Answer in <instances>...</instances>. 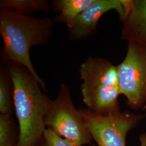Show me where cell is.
I'll return each instance as SVG.
<instances>
[{
  "label": "cell",
  "instance_id": "6da1fadb",
  "mask_svg": "<svg viewBox=\"0 0 146 146\" xmlns=\"http://www.w3.org/2000/svg\"><path fill=\"white\" fill-rule=\"evenodd\" d=\"M55 21L49 17L36 19L8 9L0 10V34L3 47L2 64H16L26 68L44 92L46 84L37 73L31 62V47L44 46L54 36Z\"/></svg>",
  "mask_w": 146,
  "mask_h": 146
},
{
  "label": "cell",
  "instance_id": "7a4b0ae2",
  "mask_svg": "<svg viewBox=\"0 0 146 146\" xmlns=\"http://www.w3.org/2000/svg\"><path fill=\"white\" fill-rule=\"evenodd\" d=\"M5 66L14 86V108L20 132L17 146H39L52 100L42 92L40 84L25 67L16 64Z\"/></svg>",
  "mask_w": 146,
  "mask_h": 146
},
{
  "label": "cell",
  "instance_id": "3957f363",
  "mask_svg": "<svg viewBox=\"0 0 146 146\" xmlns=\"http://www.w3.org/2000/svg\"><path fill=\"white\" fill-rule=\"evenodd\" d=\"M79 73L82 100L88 110L104 115L120 109L116 66L106 58L89 56L81 64Z\"/></svg>",
  "mask_w": 146,
  "mask_h": 146
},
{
  "label": "cell",
  "instance_id": "277c9868",
  "mask_svg": "<svg viewBox=\"0 0 146 146\" xmlns=\"http://www.w3.org/2000/svg\"><path fill=\"white\" fill-rule=\"evenodd\" d=\"M45 125L76 146L92 145V137L80 110L73 104L70 89L62 84L45 117Z\"/></svg>",
  "mask_w": 146,
  "mask_h": 146
},
{
  "label": "cell",
  "instance_id": "5b68a950",
  "mask_svg": "<svg viewBox=\"0 0 146 146\" xmlns=\"http://www.w3.org/2000/svg\"><path fill=\"white\" fill-rule=\"evenodd\" d=\"M92 139V146H125L128 133L135 127L145 115L115 110L107 115L80 110Z\"/></svg>",
  "mask_w": 146,
  "mask_h": 146
},
{
  "label": "cell",
  "instance_id": "8992f818",
  "mask_svg": "<svg viewBox=\"0 0 146 146\" xmlns=\"http://www.w3.org/2000/svg\"><path fill=\"white\" fill-rule=\"evenodd\" d=\"M121 94L133 110L142 109L146 104V47L128 42L123 61L116 66Z\"/></svg>",
  "mask_w": 146,
  "mask_h": 146
},
{
  "label": "cell",
  "instance_id": "52a82bcc",
  "mask_svg": "<svg viewBox=\"0 0 146 146\" xmlns=\"http://www.w3.org/2000/svg\"><path fill=\"white\" fill-rule=\"evenodd\" d=\"M115 10L120 21H123L125 13L122 0H95L74 20L68 29V38L73 41L88 39L98 32L100 19L106 13Z\"/></svg>",
  "mask_w": 146,
  "mask_h": 146
},
{
  "label": "cell",
  "instance_id": "ba28073f",
  "mask_svg": "<svg viewBox=\"0 0 146 146\" xmlns=\"http://www.w3.org/2000/svg\"><path fill=\"white\" fill-rule=\"evenodd\" d=\"M122 23L121 38L146 47V0H133Z\"/></svg>",
  "mask_w": 146,
  "mask_h": 146
},
{
  "label": "cell",
  "instance_id": "9c48e42d",
  "mask_svg": "<svg viewBox=\"0 0 146 146\" xmlns=\"http://www.w3.org/2000/svg\"><path fill=\"white\" fill-rule=\"evenodd\" d=\"M95 0H52V10L59 12L54 18L55 23H64L70 28L74 20L82 11L91 5Z\"/></svg>",
  "mask_w": 146,
  "mask_h": 146
},
{
  "label": "cell",
  "instance_id": "30bf717a",
  "mask_svg": "<svg viewBox=\"0 0 146 146\" xmlns=\"http://www.w3.org/2000/svg\"><path fill=\"white\" fill-rule=\"evenodd\" d=\"M0 8L28 16L37 12L49 13L52 10V5L47 0H1Z\"/></svg>",
  "mask_w": 146,
  "mask_h": 146
},
{
  "label": "cell",
  "instance_id": "8fae6325",
  "mask_svg": "<svg viewBox=\"0 0 146 146\" xmlns=\"http://www.w3.org/2000/svg\"><path fill=\"white\" fill-rule=\"evenodd\" d=\"M14 111L13 81L5 65L1 63L0 67V113L13 115Z\"/></svg>",
  "mask_w": 146,
  "mask_h": 146
},
{
  "label": "cell",
  "instance_id": "7c38bea8",
  "mask_svg": "<svg viewBox=\"0 0 146 146\" xmlns=\"http://www.w3.org/2000/svg\"><path fill=\"white\" fill-rule=\"evenodd\" d=\"M12 115L0 114V146H17L20 133Z\"/></svg>",
  "mask_w": 146,
  "mask_h": 146
},
{
  "label": "cell",
  "instance_id": "4fadbf2b",
  "mask_svg": "<svg viewBox=\"0 0 146 146\" xmlns=\"http://www.w3.org/2000/svg\"><path fill=\"white\" fill-rule=\"evenodd\" d=\"M43 143L44 146H76L72 142L57 135L49 128L44 132Z\"/></svg>",
  "mask_w": 146,
  "mask_h": 146
},
{
  "label": "cell",
  "instance_id": "5bb4252c",
  "mask_svg": "<svg viewBox=\"0 0 146 146\" xmlns=\"http://www.w3.org/2000/svg\"><path fill=\"white\" fill-rule=\"evenodd\" d=\"M142 110H145V111H146V104H145V106L143 107V108L142 109Z\"/></svg>",
  "mask_w": 146,
  "mask_h": 146
},
{
  "label": "cell",
  "instance_id": "9a60e30c",
  "mask_svg": "<svg viewBox=\"0 0 146 146\" xmlns=\"http://www.w3.org/2000/svg\"><path fill=\"white\" fill-rule=\"evenodd\" d=\"M39 146H44V145H43V141H42V143L40 144V145Z\"/></svg>",
  "mask_w": 146,
  "mask_h": 146
}]
</instances>
